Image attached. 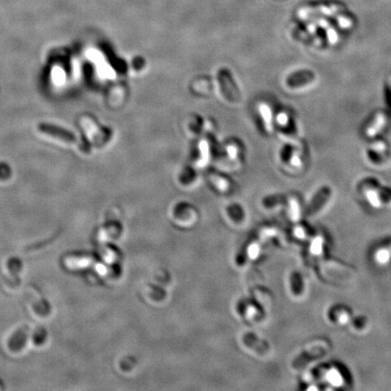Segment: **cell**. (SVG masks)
Wrapping results in <instances>:
<instances>
[{
	"label": "cell",
	"instance_id": "6da1fadb",
	"mask_svg": "<svg viewBox=\"0 0 391 391\" xmlns=\"http://www.w3.org/2000/svg\"><path fill=\"white\" fill-rule=\"evenodd\" d=\"M40 129L45 132V133L52 134V135H58L61 139H64L67 141H73L74 140V135L73 133H68L64 130H61L59 128L56 127L49 126V125H42L40 127Z\"/></svg>",
	"mask_w": 391,
	"mask_h": 391
},
{
	"label": "cell",
	"instance_id": "7a4b0ae2",
	"mask_svg": "<svg viewBox=\"0 0 391 391\" xmlns=\"http://www.w3.org/2000/svg\"><path fill=\"white\" fill-rule=\"evenodd\" d=\"M313 78H314V75L311 72L296 73V74L292 75V77L289 79V85L291 86H298V85H302L304 84H307V83L311 82Z\"/></svg>",
	"mask_w": 391,
	"mask_h": 391
},
{
	"label": "cell",
	"instance_id": "3957f363",
	"mask_svg": "<svg viewBox=\"0 0 391 391\" xmlns=\"http://www.w3.org/2000/svg\"><path fill=\"white\" fill-rule=\"evenodd\" d=\"M330 193L331 191L329 187H323L312 200V205L309 207V213L312 214L314 211H316V209L323 205L325 200L330 196Z\"/></svg>",
	"mask_w": 391,
	"mask_h": 391
},
{
	"label": "cell",
	"instance_id": "277c9868",
	"mask_svg": "<svg viewBox=\"0 0 391 391\" xmlns=\"http://www.w3.org/2000/svg\"><path fill=\"white\" fill-rule=\"evenodd\" d=\"M326 380L333 387H341L344 382L341 374L336 369H331L326 373Z\"/></svg>",
	"mask_w": 391,
	"mask_h": 391
},
{
	"label": "cell",
	"instance_id": "5b68a950",
	"mask_svg": "<svg viewBox=\"0 0 391 391\" xmlns=\"http://www.w3.org/2000/svg\"><path fill=\"white\" fill-rule=\"evenodd\" d=\"M385 123V117L383 114H378L375 119L373 120L371 127H369L368 129V134L373 136L374 134L378 133V131L382 128Z\"/></svg>",
	"mask_w": 391,
	"mask_h": 391
},
{
	"label": "cell",
	"instance_id": "8992f818",
	"mask_svg": "<svg viewBox=\"0 0 391 391\" xmlns=\"http://www.w3.org/2000/svg\"><path fill=\"white\" fill-rule=\"evenodd\" d=\"M391 252L387 249H379L375 255V260L379 265H387L391 261Z\"/></svg>",
	"mask_w": 391,
	"mask_h": 391
},
{
	"label": "cell",
	"instance_id": "52a82bcc",
	"mask_svg": "<svg viewBox=\"0 0 391 391\" xmlns=\"http://www.w3.org/2000/svg\"><path fill=\"white\" fill-rule=\"evenodd\" d=\"M323 240L322 238H315L312 240V244H311V252L312 255H320L323 253Z\"/></svg>",
	"mask_w": 391,
	"mask_h": 391
},
{
	"label": "cell",
	"instance_id": "ba28073f",
	"mask_svg": "<svg viewBox=\"0 0 391 391\" xmlns=\"http://www.w3.org/2000/svg\"><path fill=\"white\" fill-rule=\"evenodd\" d=\"M367 195H368V196H367V198H368L369 201H370V203H371L373 206H375V207H378V206L380 205V202H379L378 195H377L376 193L371 191V192L368 193Z\"/></svg>",
	"mask_w": 391,
	"mask_h": 391
},
{
	"label": "cell",
	"instance_id": "9c48e42d",
	"mask_svg": "<svg viewBox=\"0 0 391 391\" xmlns=\"http://www.w3.org/2000/svg\"><path fill=\"white\" fill-rule=\"evenodd\" d=\"M349 320H350V317H349V315L347 314V313H342L340 317H339V322H340V323H341V324H346L348 322H349Z\"/></svg>",
	"mask_w": 391,
	"mask_h": 391
},
{
	"label": "cell",
	"instance_id": "30bf717a",
	"mask_svg": "<svg viewBox=\"0 0 391 391\" xmlns=\"http://www.w3.org/2000/svg\"><path fill=\"white\" fill-rule=\"evenodd\" d=\"M295 236L300 239L305 238V232L304 229H302L301 227H298V228H296L295 229Z\"/></svg>",
	"mask_w": 391,
	"mask_h": 391
}]
</instances>
